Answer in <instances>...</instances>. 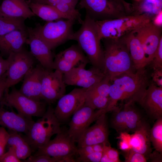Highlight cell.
I'll list each match as a JSON object with an SVG mask.
<instances>
[{
    "instance_id": "cell-1",
    "label": "cell",
    "mask_w": 162,
    "mask_h": 162,
    "mask_svg": "<svg viewBox=\"0 0 162 162\" xmlns=\"http://www.w3.org/2000/svg\"><path fill=\"white\" fill-rule=\"evenodd\" d=\"M150 82L145 68L116 77L111 82L109 102L103 113L112 111L119 100L138 103Z\"/></svg>"
},
{
    "instance_id": "cell-2",
    "label": "cell",
    "mask_w": 162,
    "mask_h": 162,
    "mask_svg": "<svg viewBox=\"0 0 162 162\" xmlns=\"http://www.w3.org/2000/svg\"><path fill=\"white\" fill-rule=\"evenodd\" d=\"M102 40L104 46L103 73L111 82L121 74L136 70L124 37Z\"/></svg>"
},
{
    "instance_id": "cell-3",
    "label": "cell",
    "mask_w": 162,
    "mask_h": 162,
    "mask_svg": "<svg viewBox=\"0 0 162 162\" xmlns=\"http://www.w3.org/2000/svg\"><path fill=\"white\" fill-rule=\"evenodd\" d=\"M81 24L79 29L72 34L70 40L76 41L93 67L103 72L104 51L95 21L86 14Z\"/></svg>"
},
{
    "instance_id": "cell-4",
    "label": "cell",
    "mask_w": 162,
    "mask_h": 162,
    "mask_svg": "<svg viewBox=\"0 0 162 162\" xmlns=\"http://www.w3.org/2000/svg\"><path fill=\"white\" fill-rule=\"evenodd\" d=\"M155 16L146 14H130L118 18L95 21L100 39H119L153 21Z\"/></svg>"
},
{
    "instance_id": "cell-5",
    "label": "cell",
    "mask_w": 162,
    "mask_h": 162,
    "mask_svg": "<svg viewBox=\"0 0 162 162\" xmlns=\"http://www.w3.org/2000/svg\"><path fill=\"white\" fill-rule=\"evenodd\" d=\"M62 130L60 123L54 114V109L49 106L44 115L33 122L27 133L22 136L30 146L32 152H34Z\"/></svg>"
},
{
    "instance_id": "cell-6",
    "label": "cell",
    "mask_w": 162,
    "mask_h": 162,
    "mask_svg": "<svg viewBox=\"0 0 162 162\" xmlns=\"http://www.w3.org/2000/svg\"><path fill=\"white\" fill-rule=\"evenodd\" d=\"M75 21L72 19L59 20L47 22L43 25L39 24L34 28H30L52 50L70 40L74 33L73 27Z\"/></svg>"
},
{
    "instance_id": "cell-7",
    "label": "cell",
    "mask_w": 162,
    "mask_h": 162,
    "mask_svg": "<svg viewBox=\"0 0 162 162\" xmlns=\"http://www.w3.org/2000/svg\"><path fill=\"white\" fill-rule=\"evenodd\" d=\"M135 103L125 102L112 111L110 125L119 134L124 132H134L146 121Z\"/></svg>"
},
{
    "instance_id": "cell-8",
    "label": "cell",
    "mask_w": 162,
    "mask_h": 162,
    "mask_svg": "<svg viewBox=\"0 0 162 162\" xmlns=\"http://www.w3.org/2000/svg\"><path fill=\"white\" fill-rule=\"evenodd\" d=\"M81 8L95 21L113 19L130 15L122 4L114 0H80Z\"/></svg>"
},
{
    "instance_id": "cell-9",
    "label": "cell",
    "mask_w": 162,
    "mask_h": 162,
    "mask_svg": "<svg viewBox=\"0 0 162 162\" xmlns=\"http://www.w3.org/2000/svg\"><path fill=\"white\" fill-rule=\"evenodd\" d=\"M75 141L62 130L46 145L39 148L34 155H45L61 159L62 162H76L74 157L77 154Z\"/></svg>"
},
{
    "instance_id": "cell-10",
    "label": "cell",
    "mask_w": 162,
    "mask_h": 162,
    "mask_svg": "<svg viewBox=\"0 0 162 162\" xmlns=\"http://www.w3.org/2000/svg\"><path fill=\"white\" fill-rule=\"evenodd\" d=\"M0 106L13 107L18 113L25 117H41L46 110L45 103L30 98L22 94L18 90L13 88L10 92L6 91Z\"/></svg>"
},
{
    "instance_id": "cell-11",
    "label": "cell",
    "mask_w": 162,
    "mask_h": 162,
    "mask_svg": "<svg viewBox=\"0 0 162 162\" xmlns=\"http://www.w3.org/2000/svg\"><path fill=\"white\" fill-rule=\"evenodd\" d=\"M34 58L23 48L21 50L10 53L8 57L9 62L6 76V91L21 81L33 67Z\"/></svg>"
},
{
    "instance_id": "cell-12",
    "label": "cell",
    "mask_w": 162,
    "mask_h": 162,
    "mask_svg": "<svg viewBox=\"0 0 162 162\" xmlns=\"http://www.w3.org/2000/svg\"><path fill=\"white\" fill-rule=\"evenodd\" d=\"M66 84L63 74L55 70L43 68L41 78V98L50 104L65 94Z\"/></svg>"
},
{
    "instance_id": "cell-13",
    "label": "cell",
    "mask_w": 162,
    "mask_h": 162,
    "mask_svg": "<svg viewBox=\"0 0 162 162\" xmlns=\"http://www.w3.org/2000/svg\"><path fill=\"white\" fill-rule=\"evenodd\" d=\"M86 89L75 88L58 100L54 112L60 123L68 120L84 103Z\"/></svg>"
},
{
    "instance_id": "cell-14",
    "label": "cell",
    "mask_w": 162,
    "mask_h": 162,
    "mask_svg": "<svg viewBox=\"0 0 162 162\" xmlns=\"http://www.w3.org/2000/svg\"><path fill=\"white\" fill-rule=\"evenodd\" d=\"M99 116L98 110L95 111L84 103L72 115L67 134L76 142L86 130Z\"/></svg>"
},
{
    "instance_id": "cell-15",
    "label": "cell",
    "mask_w": 162,
    "mask_h": 162,
    "mask_svg": "<svg viewBox=\"0 0 162 162\" xmlns=\"http://www.w3.org/2000/svg\"><path fill=\"white\" fill-rule=\"evenodd\" d=\"M141 42L147 65L152 60L162 38V27L151 21L136 30Z\"/></svg>"
},
{
    "instance_id": "cell-16",
    "label": "cell",
    "mask_w": 162,
    "mask_h": 162,
    "mask_svg": "<svg viewBox=\"0 0 162 162\" xmlns=\"http://www.w3.org/2000/svg\"><path fill=\"white\" fill-rule=\"evenodd\" d=\"M109 130L106 114L100 115L95 123L89 127L76 142L77 147L99 144H109Z\"/></svg>"
},
{
    "instance_id": "cell-17",
    "label": "cell",
    "mask_w": 162,
    "mask_h": 162,
    "mask_svg": "<svg viewBox=\"0 0 162 162\" xmlns=\"http://www.w3.org/2000/svg\"><path fill=\"white\" fill-rule=\"evenodd\" d=\"M138 103L152 119L162 118V87L151 82Z\"/></svg>"
},
{
    "instance_id": "cell-18",
    "label": "cell",
    "mask_w": 162,
    "mask_h": 162,
    "mask_svg": "<svg viewBox=\"0 0 162 162\" xmlns=\"http://www.w3.org/2000/svg\"><path fill=\"white\" fill-rule=\"evenodd\" d=\"M28 37L26 43L30 49V52L44 69L53 70V58L51 50L40 38L35 34L30 27H27Z\"/></svg>"
},
{
    "instance_id": "cell-19",
    "label": "cell",
    "mask_w": 162,
    "mask_h": 162,
    "mask_svg": "<svg viewBox=\"0 0 162 162\" xmlns=\"http://www.w3.org/2000/svg\"><path fill=\"white\" fill-rule=\"evenodd\" d=\"M43 68L39 64L33 67L25 75L19 91L26 96L41 101V78Z\"/></svg>"
},
{
    "instance_id": "cell-20",
    "label": "cell",
    "mask_w": 162,
    "mask_h": 162,
    "mask_svg": "<svg viewBox=\"0 0 162 162\" xmlns=\"http://www.w3.org/2000/svg\"><path fill=\"white\" fill-rule=\"evenodd\" d=\"M34 122L32 118L9 111L0 106V126L20 133L26 134Z\"/></svg>"
},
{
    "instance_id": "cell-21",
    "label": "cell",
    "mask_w": 162,
    "mask_h": 162,
    "mask_svg": "<svg viewBox=\"0 0 162 162\" xmlns=\"http://www.w3.org/2000/svg\"><path fill=\"white\" fill-rule=\"evenodd\" d=\"M28 37L27 28L26 29L14 31L0 37L1 55L8 57L10 53L21 50Z\"/></svg>"
},
{
    "instance_id": "cell-22",
    "label": "cell",
    "mask_w": 162,
    "mask_h": 162,
    "mask_svg": "<svg viewBox=\"0 0 162 162\" xmlns=\"http://www.w3.org/2000/svg\"><path fill=\"white\" fill-rule=\"evenodd\" d=\"M150 129L149 125L146 121L131 135L130 142L131 149L143 154L147 160L152 152L149 136Z\"/></svg>"
},
{
    "instance_id": "cell-23",
    "label": "cell",
    "mask_w": 162,
    "mask_h": 162,
    "mask_svg": "<svg viewBox=\"0 0 162 162\" xmlns=\"http://www.w3.org/2000/svg\"><path fill=\"white\" fill-rule=\"evenodd\" d=\"M0 16L25 19L35 16L26 0H2L0 5Z\"/></svg>"
},
{
    "instance_id": "cell-24",
    "label": "cell",
    "mask_w": 162,
    "mask_h": 162,
    "mask_svg": "<svg viewBox=\"0 0 162 162\" xmlns=\"http://www.w3.org/2000/svg\"><path fill=\"white\" fill-rule=\"evenodd\" d=\"M124 37L135 70L145 68L147 65L145 52L136 31Z\"/></svg>"
},
{
    "instance_id": "cell-25",
    "label": "cell",
    "mask_w": 162,
    "mask_h": 162,
    "mask_svg": "<svg viewBox=\"0 0 162 162\" xmlns=\"http://www.w3.org/2000/svg\"><path fill=\"white\" fill-rule=\"evenodd\" d=\"M8 131L9 136L6 147L12 148L21 160H25L31 156L33 152L32 148L22 136L13 130H8Z\"/></svg>"
},
{
    "instance_id": "cell-26",
    "label": "cell",
    "mask_w": 162,
    "mask_h": 162,
    "mask_svg": "<svg viewBox=\"0 0 162 162\" xmlns=\"http://www.w3.org/2000/svg\"><path fill=\"white\" fill-rule=\"evenodd\" d=\"M27 2L34 15L47 22L62 18L66 19L64 15L52 6L34 2L29 0Z\"/></svg>"
},
{
    "instance_id": "cell-27",
    "label": "cell",
    "mask_w": 162,
    "mask_h": 162,
    "mask_svg": "<svg viewBox=\"0 0 162 162\" xmlns=\"http://www.w3.org/2000/svg\"><path fill=\"white\" fill-rule=\"evenodd\" d=\"M25 19L0 16V37L17 30L27 29Z\"/></svg>"
},
{
    "instance_id": "cell-28",
    "label": "cell",
    "mask_w": 162,
    "mask_h": 162,
    "mask_svg": "<svg viewBox=\"0 0 162 162\" xmlns=\"http://www.w3.org/2000/svg\"><path fill=\"white\" fill-rule=\"evenodd\" d=\"M57 54L67 61L77 65L87 64L89 62L88 58L78 44L73 45Z\"/></svg>"
},
{
    "instance_id": "cell-29",
    "label": "cell",
    "mask_w": 162,
    "mask_h": 162,
    "mask_svg": "<svg viewBox=\"0 0 162 162\" xmlns=\"http://www.w3.org/2000/svg\"><path fill=\"white\" fill-rule=\"evenodd\" d=\"M86 65L81 64L75 67L70 71L63 74V79L86 78L104 74L102 71L93 67L88 70L85 69Z\"/></svg>"
},
{
    "instance_id": "cell-30",
    "label": "cell",
    "mask_w": 162,
    "mask_h": 162,
    "mask_svg": "<svg viewBox=\"0 0 162 162\" xmlns=\"http://www.w3.org/2000/svg\"><path fill=\"white\" fill-rule=\"evenodd\" d=\"M150 139L155 150L162 154V117L156 120L150 130Z\"/></svg>"
},
{
    "instance_id": "cell-31",
    "label": "cell",
    "mask_w": 162,
    "mask_h": 162,
    "mask_svg": "<svg viewBox=\"0 0 162 162\" xmlns=\"http://www.w3.org/2000/svg\"><path fill=\"white\" fill-rule=\"evenodd\" d=\"M105 76L104 74L86 78L63 79L66 84L88 88L100 81Z\"/></svg>"
},
{
    "instance_id": "cell-32",
    "label": "cell",
    "mask_w": 162,
    "mask_h": 162,
    "mask_svg": "<svg viewBox=\"0 0 162 162\" xmlns=\"http://www.w3.org/2000/svg\"><path fill=\"white\" fill-rule=\"evenodd\" d=\"M109 102V97L90 94L86 93V91L84 103L95 110H104Z\"/></svg>"
},
{
    "instance_id": "cell-33",
    "label": "cell",
    "mask_w": 162,
    "mask_h": 162,
    "mask_svg": "<svg viewBox=\"0 0 162 162\" xmlns=\"http://www.w3.org/2000/svg\"><path fill=\"white\" fill-rule=\"evenodd\" d=\"M52 6L64 15L66 19L77 21L81 24L82 23L83 20L81 18V15L75 7L65 3H60Z\"/></svg>"
},
{
    "instance_id": "cell-34",
    "label": "cell",
    "mask_w": 162,
    "mask_h": 162,
    "mask_svg": "<svg viewBox=\"0 0 162 162\" xmlns=\"http://www.w3.org/2000/svg\"><path fill=\"white\" fill-rule=\"evenodd\" d=\"M110 84V78L105 76L100 81L87 88L86 92L103 96L109 97Z\"/></svg>"
},
{
    "instance_id": "cell-35",
    "label": "cell",
    "mask_w": 162,
    "mask_h": 162,
    "mask_svg": "<svg viewBox=\"0 0 162 162\" xmlns=\"http://www.w3.org/2000/svg\"><path fill=\"white\" fill-rule=\"evenodd\" d=\"M103 152H97L92 149L80 152L77 153L78 156L75 160L76 162H100Z\"/></svg>"
},
{
    "instance_id": "cell-36",
    "label": "cell",
    "mask_w": 162,
    "mask_h": 162,
    "mask_svg": "<svg viewBox=\"0 0 162 162\" xmlns=\"http://www.w3.org/2000/svg\"><path fill=\"white\" fill-rule=\"evenodd\" d=\"M77 66L76 64L67 61L58 54L55 56L53 61V70L63 74L68 72Z\"/></svg>"
},
{
    "instance_id": "cell-37",
    "label": "cell",
    "mask_w": 162,
    "mask_h": 162,
    "mask_svg": "<svg viewBox=\"0 0 162 162\" xmlns=\"http://www.w3.org/2000/svg\"><path fill=\"white\" fill-rule=\"evenodd\" d=\"M118 150L112 148L109 144H104L100 162H120Z\"/></svg>"
},
{
    "instance_id": "cell-38",
    "label": "cell",
    "mask_w": 162,
    "mask_h": 162,
    "mask_svg": "<svg viewBox=\"0 0 162 162\" xmlns=\"http://www.w3.org/2000/svg\"><path fill=\"white\" fill-rule=\"evenodd\" d=\"M149 64H150L151 67L153 69L162 68V38L160 39L153 58Z\"/></svg>"
},
{
    "instance_id": "cell-39",
    "label": "cell",
    "mask_w": 162,
    "mask_h": 162,
    "mask_svg": "<svg viewBox=\"0 0 162 162\" xmlns=\"http://www.w3.org/2000/svg\"><path fill=\"white\" fill-rule=\"evenodd\" d=\"M22 161L25 162H62L60 159L43 154L31 155Z\"/></svg>"
},
{
    "instance_id": "cell-40",
    "label": "cell",
    "mask_w": 162,
    "mask_h": 162,
    "mask_svg": "<svg viewBox=\"0 0 162 162\" xmlns=\"http://www.w3.org/2000/svg\"><path fill=\"white\" fill-rule=\"evenodd\" d=\"M125 162H146L147 160L146 157L143 154L136 152L131 149L125 152Z\"/></svg>"
},
{
    "instance_id": "cell-41",
    "label": "cell",
    "mask_w": 162,
    "mask_h": 162,
    "mask_svg": "<svg viewBox=\"0 0 162 162\" xmlns=\"http://www.w3.org/2000/svg\"><path fill=\"white\" fill-rule=\"evenodd\" d=\"M0 157V162H21L22 160L17 157L14 150L11 147Z\"/></svg>"
},
{
    "instance_id": "cell-42",
    "label": "cell",
    "mask_w": 162,
    "mask_h": 162,
    "mask_svg": "<svg viewBox=\"0 0 162 162\" xmlns=\"http://www.w3.org/2000/svg\"><path fill=\"white\" fill-rule=\"evenodd\" d=\"M79 0H32L34 2L53 6L60 3H65L75 7Z\"/></svg>"
},
{
    "instance_id": "cell-43",
    "label": "cell",
    "mask_w": 162,
    "mask_h": 162,
    "mask_svg": "<svg viewBox=\"0 0 162 162\" xmlns=\"http://www.w3.org/2000/svg\"><path fill=\"white\" fill-rule=\"evenodd\" d=\"M9 136V134L5 128L0 127V157L5 152L8 141Z\"/></svg>"
},
{
    "instance_id": "cell-44",
    "label": "cell",
    "mask_w": 162,
    "mask_h": 162,
    "mask_svg": "<svg viewBox=\"0 0 162 162\" xmlns=\"http://www.w3.org/2000/svg\"><path fill=\"white\" fill-rule=\"evenodd\" d=\"M151 76L152 82L157 86L162 87V68L153 69Z\"/></svg>"
},
{
    "instance_id": "cell-45",
    "label": "cell",
    "mask_w": 162,
    "mask_h": 162,
    "mask_svg": "<svg viewBox=\"0 0 162 162\" xmlns=\"http://www.w3.org/2000/svg\"><path fill=\"white\" fill-rule=\"evenodd\" d=\"M6 73L0 77V102L3 99L6 89Z\"/></svg>"
},
{
    "instance_id": "cell-46",
    "label": "cell",
    "mask_w": 162,
    "mask_h": 162,
    "mask_svg": "<svg viewBox=\"0 0 162 162\" xmlns=\"http://www.w3.org/2000/svg\"><path fill=\"white\" fill-rule=\"evenodd\" d=\"M8 65L9 62L8 58L4 59L3 56L0 55V77L6 72Z\"/></svg>"
},
{
    "instance_id": "cell-47",
    "label": "cell",
    "mask_w": 162,
    "mask_h": 162,
    "mask_svg": "<svg viewBox=\"0 0 162 162\" xmlns=\"http://www.w3.org/2000/svg\"><path fill=\"white\" fill-rule=\"evenodd\" d=\"M162 153L155 150L151 153L148 160H149L151 162H162Z\"/></svg>"
},
{
    "instance_id": "cell-48",
    "label": "cell",
    "mask_w": 162,
    "mask_h": 162,
    "mask_svg": "<svg viewBox=\"0 0 162 162\" xmlns=\"http://www.w3.org/2000/svg\"><path fill=\"white\" fill-rule=\"evenodd\" d=\"M120 135L117 139L120 140L127 142L130 144L131 136L128 133L124 132L119 133Z\"/></svg>"
},
{
    "instance_id": "cell-49",
    "label": "cell",
    "mask_w": 162,
    "mask_h": 162,
    "mask_svg": "<svg viewBox=\"0 0 162 162\" xmlns=\"http://www.w3.org/2000/svg\"><path fill=\"white\" fill-rule=\"evenodd\" d=\"M118 146L120 149L124 152H127L131 148L130 144L121 140L119 142Z\"/></svg>"
},
{
    "instance_id": "cell-50",
    "label": "cell",
    "mask_w": 162,
    "mask_h": 162,
    "mask_svg": "<svg viewBox=\"0 0 162 162\" xmlns=\"http://www.w3.org/2000/svg\"><path fill=\"white\" fill-rule=\"evenodd\" d=\"M122 4L125 8L127 11L129 12L131 11L132 4L126 2L125 0H114Z\"/></svg>"
},
{
    "instance_id": "cell-51",
    "label": "cell",
    "mask_w": 162,
    "mask_h": 162,
    "mask_svg": "<svg viewBox=\"0 0 162 162\" xmlns=\"http://www.w3.org/2000/svg\"><path fill=\"white\" fill-rule=\"evenodd\" d=\"M2 0H0V5L1 4V2H2Z\"/></svg>"
}]
</instances>
